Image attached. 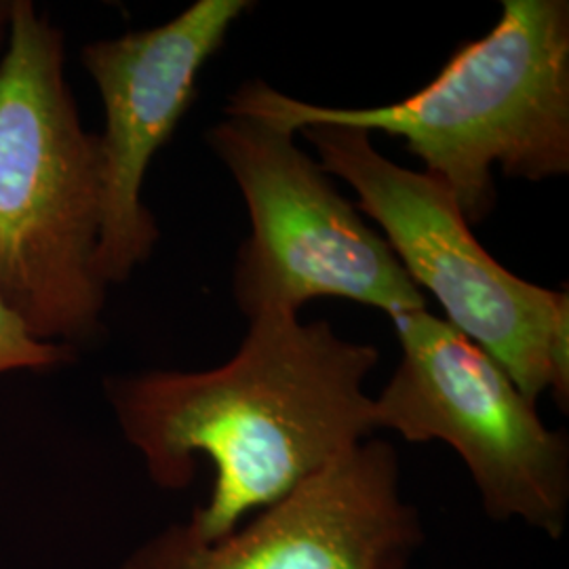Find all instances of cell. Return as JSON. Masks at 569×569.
Returning <instances> with one entry per match:
<instances>
[{
	"label": "cell",
	"mask_w": 569,
	"mask_h": 569,
	"mask_svg": "<svg viewBox=\"0 0 569 569\" xmlns=\"http://www.w3.org/2000/svg\"><path fill=\"white\" fill-rule=\"evenodd\" d=\"M100 136L79 121L60 30L32 2H11L0 61V298L42 342L100 331Z\"/></svg>",
	"instance_id": "3"
},
{
	"label": "cell",
	"mask_w": 569,
	"mask_h": 569,
	"mask_svg": "<svg viewBox=\"0 0 569 569\" xmlns=\"http://www.w3.org/2000/svg\"><path fill=\"white\" fill-rule=\"evenodd\" d=\"M378 361L376 346L327 321L264 315L224 366L122 376L106 390L157 488H188L199 460L211 465L209 500L183 526L213 542L378 430L366 390Z\"/></svg>",
	"instance_id": "1"
},
{
	"label": "cell",
	"mask_w": 569,
	"mask_h": 569,
	"mask_svg": "<svg viewBox=\"0 0 569 569\" xmlns=\"http://www.w3.org/2000/svg\"><path fill=\"white\" fill-rule=\"evenodd\" d=\"M401 361L373 399L376 428L443 441L468 468L493 521L559 540L569 515V441L483 348L427 308L392 319Z\"/></svg>",
	"instance_id": "6"
},
{
	"label": "cell",
	"mask_w": 569,
	"mask_h": 569,
	"mask_svg": "<svg viewBox=\"0 0 569 569\" xmlns=\"http://www.w3.org/2000/svg\"><path fill=\"white\" fill-rule=\"evenodd\" d=\"M253 7L249 0H199L163 26L127 32L82 49V63L102 96V194L93 253L98 281L122 283L159 241L142 203L148 164L171 140L197 98V79Z\"/></svg>",
	"instance_id": "8"
},
{
	"label": "cell",
	"mask_w": 569,
	"mask_h": 569,
	"mask_svg": "<svg viewBox=\"0 0 569 569\" xmlns=\"http://www.w3.org/2000/svg\"><path fill=\"white\" fill-rule=\"evenodd\" d=\"M224 112L268 117L296 133L340 124L401 138L425 173L448 186L468 224H479L496 204V164L528 182L569 173V2L505 0L486 37L458 47L401 102L329 108L249 81Z\"/></svg>",
	"instance_id": "2"
},
{
	"label": "cell",
	"mask_w": 569,
	"mask_h": 569,
	"mask_svg": "<svg viewBox=\"0 0 569 569\" xmlns=\"http://www.w3.org/2000/svg\"><path fill=\"white\" fill-rule=\"evenodd\" d=\"M207 142L251 220L234 268V298L249 321L298 317L319 298L371 306L390 319L427 308L387 239L296 143V131L268 117L226 114Z\"/></svg>",
	"instance_id": "5"
},
{
	"label": "cell",
	"mask_w": 569,
	"mask_h": 569,
	"mask_svg": "<svg viewBox=\"0 0 569 569\" xmlns=\"http://www.w3.org/2000/svg\"><path fill=\"white\" fill-rule=\"evenodd\" d=\"M70 350L37 340L0 298V373L11 369H49L70 361Z\"/></svg>",
	"instance_id": "9"
},
{
	"label": "cell",
	"mask_w": 569,
	"mask_h": 569,
	"mask_svg": "<svg viewBox=\"0 0 569 569\" xmlns=\"http://www.w3.org/2000/svg\"><path fill=\"white\" fill-rule=\"evenodd\" d=\"M9 18H11V2H0V41L4 30H9Z\"/></svg>",
	"instance_id": "10"
},
{
	"label": "cell",
	"mask_w": 569,
	"mask_h": 569,
	"mask_svg": "<svg viewBox=\"0 0 569 569\" xmlns=\"http://www.w3.org/2000/svg\"><path fill=\"white\" fill-rule=\"evenodd\" d=\"M327 176L345 180L357 209L382 228L388 247L449 326L483 348L536 403L552 392L569 403V296L512 274L472 234L448 186L388 161L361 129L308 124Z\"/></svg>",
	"instance_id": "4"
},
{
	"label": "cell",
	"mask_w": 569,
	"mask_h": 569,
	"mask_svg": "<svg viewBox=\"0 0 569 569\" xmlns=\"http://www.w3.org/2000/svg\"><path fill=\"white\" fill-rule=\"evenodd\" d=\"M422 545L399 456L369 437L222 538L204 542L173 523L119 569H409Z\"/></svg>",
	"instance_id": "7"
}]
</instances>
